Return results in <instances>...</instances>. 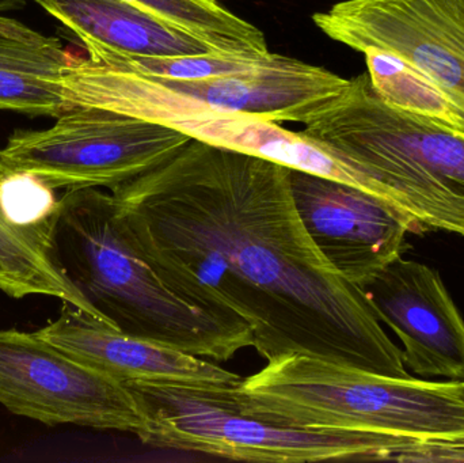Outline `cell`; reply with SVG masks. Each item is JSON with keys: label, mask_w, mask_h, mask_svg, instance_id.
I'll use <instances>...</instances> for the list:
<instances>
[{"label": "cell", "mask_w": 464, "mask_h": 463, "mask_svg": "<svg viewBox=\"0 0 464 463\" xmlns=\"http://www.w3.org/2000/svg\"><path fill=\"white\" fill-rule=\"evenodd\" d=\"M130 244L179 298L245 323L267 362L308 355L386 377H411L359 285L311 241L289 169L185 144L111 190Z\"/></svg>", "instance_id": "cell-1"}, {"label": "cell", "mask_w": 464, "mask_h": 463, "mask_svg": "<svg viewBox=\"0 0 464 463\" xmlns=\"http://www.w3.org/2000/svg\"><path fill=\"white\" fill-rule=\"evenodd\" d=\"M53 245L68 279L117 331L214 362L253 347L247 323L209 314L162 282L130 244L111 193L65 190Z\"/></svg>", "instance_id": "cell-2"}, {"label": "cell", "mask_w": 464, "mask_h": 463, "mask_svg": "<svg viewBox=\"0 0 464 463\" xmlns=\"http://www.w3.org/2000/svg\"><path fill=\"white\" fill-rule=\"evenodd\" d=\"M222 394L243 415L278 426L422 442L464 439V381L386 377L315 356L291 355L267 362Z\"/></svg>", "instance_id": "cell-3"}, {"label": "cell", "mask_w": 464, "mask_h": 463, "mask_svg": "<svg viewBox=\"0 0 464 463\" xmlns=\"http://www.w3.org/2000/svg\"><path fill=\"white\" fill-rule=\"evenodd\" d=\"M302 132L386 188L428 231L464 236V138L382 100L368 73Z\"/></svg>", "instance_id": "cell-4"}, {"label": "cell", "mask_w": 464, "mask_h": 463, "mask_svg": "<svg viewBox=\"0 0 464 463\" xmlns=\"http://www.w3.org/2000/svg\"><path fill=\"white\" fill-rule=\"evenodd\" d=\"M147 420L144 445L235 461L305 463L398 461L422 442L392 435L278 426L243 415L222 389L169 383H125Z\"/></svg>", "instance_id": "cell-5"}, {"label": "cell", "mask_w": 464, "mask_h": 463, "mask_svg": "<svg viewBox=\"0 0 464 463\" xmlns=\"http://www.w3.org/2000/svg\"><path fill=\"white\" fill-rule=\"evenodd\" d=\"M65 95L72 105L149 120L195 140L345 182L392 203L382 185L304 133L292 132L261 117L212 108L171 92L149 76L114 70L82 57L68 71Z\"/></svg>", "instance_id": "cell-6"}, {"label": "cell", "mask_w": 464, "mask_h": 463, "mask_svg": "<svg viewBox=\"0 0 464 463\" xmlns=\"http://www.w3.org/2000/svg\"><path fill=\"white\" fill-rule=\"evenodd\" d=\"M192 139L149 120L71 106L53 127L15 130L2 150L14 168L53 189L114 188L158 168Z\"/></svg>", "instance_id": "cell-7"}, {"label": "cell", "mask_w": 464, "mask_h": 463, "mask_svg": "<svg viewBox=\"0 0 464 463\" xmlns=\"http://www.w3.org/2000/svg\"><path fill=\"white\" fill-rule=\"evenodd\" d=\"M0 405L51 427L130 432L139 439L147 431L125 383L18 329L0 331Z\"/></svg>", "instance_id": "cell-8"}, {"label": "cell", "mask_w": 464, "mask_h": 463, "mask_svg": "<svg viewBox=\"0 0 464 463\" xmlns=\"http://www.w3.org/2000/svg\"><path fill=\"white\" fill-rule=\"evenodd\" d=\"M313 19L354 51L392 52L464 105V0H345Z\"/></svg>", "instance_id": "cell-9"}, {"label": "cell", "mask_w": 464, "mask_h": 463, "mask_svg": "<svg viewBox=\"0 0 464 463\" xmlns=\"http://www.w3.org/2000/svg\"><path fill=\"white\" fill-rule=\"evenodd\" d=\"M295 208L327 263L364 285L428 228L413 215L353 185L289 169Z\"/></svg>", "instance_id": "cell-10"}, {"label": "cell", "mask_w": 464, "mask_h": 463, "mask_svg": "<svg viewBox=\"0 0 464 463\" xmlns=\"http://www.w3.org/2000/svg\"><path fill=\"white\" fill-rule=\"evenodd\" d=\"M360 288L414 374L464 381V320L438 271L401 256Z\"/></svg>", "instance_id": "cell-11"}, {"label": "cell", "mask_w": 464, "mask_h": 463, "mask_svg": "<svg viewBox=\"0 0 464 463\" xmlns=\"http://www.w3.org/2000/svg\"><path fill=\"white\" fill-rule=\"evenodd\" d=\"M71 358L121 383L237 388L243 378L162 342L130 336L63 302L60 314L34 332Z\"/></svg>", "instance_id": "cell-12"}, {"label": "cell", "mask_w": 464, "mask_h": 463, "mask_svg": "<svg viewBox=\"0 0 464 463\" xmlns=\"http://www.w3.org/2000/svg\"><path fill=\"white\" fill-rule=\"evenodd\" d=\"M151 79L212 108L303 125L333 105L351 82L324 68L275 53L242 72L190 81Z\"/></svg>", "instance_id": "cell-13"}, {"label": "cell", "mask_w": 464, "mask_h": 463, "mask_svg": "<svg viewBox=\"0 0 464 463\" xmlns=\"http://www.w3.org/2000/svg\"><path fill=\"white\" fill-rule=\"evenodd\" d=\"M76 37L139 57L209 53L203 41L125 0H34Z\"/></svg>", "instance_id": "cell-14"}, {"label": "cell", "mask_w": 464, "mask_h": 463, "mask_svg": "<svg viewBox=\"0 0 464 463\" xmlns=\"http://www.w3.org/2000/svg\"><path fill=\"white\" fill-rule=\"evenodd\" d=\"M70 59L57 38L0 14V111L57 119L71 108L60 84Z\"/></svg>", "instance_id": "cell-15"}, {"label": "cell", "mask_w": 464, "mask_h": 463, "mask_svg": "<svg viewBox=\"0 0 464 463\" xmlns=\"http://www.w3.org/2000/svg\"><path fill=\"white\" fill-rule=\"evenodd\" d=\"M11 163L0 150V179ZM0 291L14 299L43 295L78 307L109 328L81 291L72 285L54 255L53 234L16 227L0 206Z\"/></svg>", "instance_id": "cell-16"}, {"label": "cell", "mask_w": 464, "mask_h": 463, "mask_svg": "<svg viewBox=\"0 0 464 463\" xmlns=\"http://www.w3.org/2000/svg\"><path fill=\"white\" fill-rule=\"evenodd\" d=\"M375 92L394 108L464 138V105L413 67L383 49L362 52Z\"/></svg>", "instance_id": "cell-17"}, {"label": "cell", "mask_w": 464, "mask_h": 463, "mask_svg": "<svg viewBox=\"0 0 464 463\" xmlns=\"http://www.w3.org/2000/svg\"><path fill=\"white\" fill-rule=\"evenodd\" d=\"M43 178L11 165L0 179V206L16 227L53 234L60 198Z\"/></svg>", "instance_id": "cell-18"}, {"label": "cell", "mask_w": 464, "mask_h": 463, "mask_svg": "<svg viewBox=\"0 0 464 463\" xmlns=\"http://www.w3.org/2000/svg\"><path fill=\"white\" fill-rule=\"evenodd\" d=\"M26 5V0H0V14L21 10Z\"/></svg>", "instance_id": "cell-19"}]
</instances>
